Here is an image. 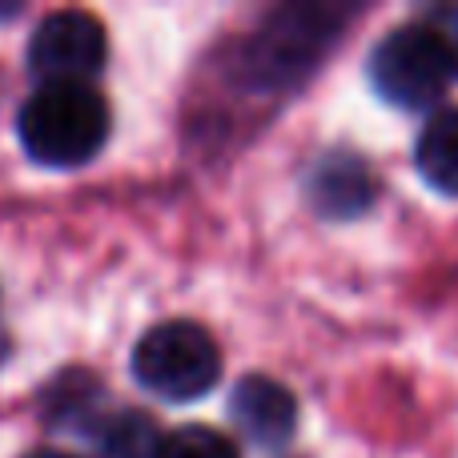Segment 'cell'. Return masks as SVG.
<instances>
[{
    "label": "cell",
    "instance_id": "obj_6",
    "mask_svg": "<svg viewBox=\"0 0 458 458\" xmlns=\"http://www.w3.org/2000/svg\"><path fill=\"white\" fill-rule=\"evenodd\" d=\"M310 201L322 217H358L374 201V177L354 153H330L310 177Z\"/></svg>",
    "mask_w": 458,
    "mask_h": 458
},
{
    "label": "cell",
    "instance_id": "obj_1",
    "mask_svg": "<svg viewBox=\"0 0 458 458\" xmlns=\"http://www.w3.org/2000/svg\"><path fill=\"white\" fill-rule=\"evenodd\" d=\"M16 133L24 153L40 165H85L109 141V105L89 85H40L24 101Z\"/></svg>",
    "mask_w": 458,
    "mask_h": 458
},
{
    "label": "cell",
    "instance_id": "obj_11",
    "mask_svg": "<svg viewBox=\"0 0 458 458\" xmlns=\"http://www.w3.org/2000/svg\"><path fill=\"white\" fill-rule=\"evenodd\" d=\"M29 458H72V454H64V451H32Z\"/></svg>",
    "mask_w": 458,
    "mask_h": 458
},
{
    "label": "cell",
    "instance_id": "obj_4",
    "mask_svg": "<svg viewBox=\"0 0 458 458\" xmlns=\"http://www.w3.org/2000/svg\"><path fill=\"white\" fill-rule=\"evenodd\" d=\"M109 40L93 13L61 8L37 24L29 40V69L45 85H85L93 72H101Z\"/></svg>",
    "mask_w": 458,
    "mask_h": 458
},
{
    "label": "cell",
    "instance_id": "obj_5",
    "mask_svg": "<svg viewBox=\"0 0 458 458\" xmlns=\"http://www.w3.org/2000/svg\"><path fill=\"white\" fill-rule=\"evenodd\" d=\"M229 419L237 422L250 443L258 446H285L298 430V403L282 382L266 378V374H250L233 386L229 394Z\"/></svg>",
    "mask_w": 458,
    "mask_h": 458
},
{
    "label": "cell",
    "instance_id": "obj_9",
    "mask_svg": "<svg viewBox=\"0 0 458 458\" xmlns=\"http://www.w3.org/2000/svg\"><path fill=\"white\" fill-rule=\"evenodd\" d=\"M157 458H237V446L214 427H182L157 443Z\"/></svg>",
    "mask_w": 458,
    "mask_h": 458
},
{
    "label": "cell",
    "instance_id": "obj_7",
    "mask_svg": "<svg viewBox=\"0 0 458 458\" xmlns=\"http://www.w3.org/2000/svg\"><path fill=\"white\" fill-rule=\"evenodd\" d=\"M414 161L430 190L458 198V109H443L427 121Z\"/></svg>",
    "mask_w": 458,
    "mask_h": 458
},
{
    "label": "cell",
    "instance_id": "obj_8",
    "mask_svg": "<svg viewBox=\"0 0 458 458\" xmlns=\"http://www.w3.org/2000/svg\"><path fill=\"white\" fill-rule=\"evenodd\" d=\"M157 427L149 422V414L125 411L117 419H109L97 435V458H157Z\"/></svg>",
    "mask_w": 458,
    "mask_h": 458
},
{
    "label": "cell",
    "instance_id": "obj_10",
    "mask_svg": "<svg viewBox=\"0 0 458 458\" xmlns=\"http://www.w3.org/2000/svg\"><path fill=\"white\" fill-rule=\"evenodd\" d=\"M446 45H451V56H454V72H458V24H454V32L446 37Z\"/></svg>",
    "mask_w": 458,
    "mask_h": 458
},
{
    "label": "cell",
    "instance_id": "obj_2",
    "mask_svg": "<svg viewBox=\"0 0 458 458\" xmlns=\"http://www.w3.org/2000/svg\"><path fill=\"white\" fill-rule=\"evenodd\" d=\"M374 93L394 109H427L446 93L454 77V56L446 45V32L430 24H403L390 29L374 45L366 61Z\"/></svg>",
    "mask_w": 458,
    "mask_h": 458
},
{
    "label": "cell",
    "instance_id": "obj_3",
    "mask_svg": "<svg viewBox=\"0 0 458 458\" xmlns=\"http://www.w3.org/2000/svg\"><path fill=\"white\" fill-rule=\"evenodd\" d=\"M133 378L169 403H193L217 386L222 354L198 322H161L137 342Z\"/></svg>",
    "mask_w": 458,
    "mask_h": 458
}]
</instances>
